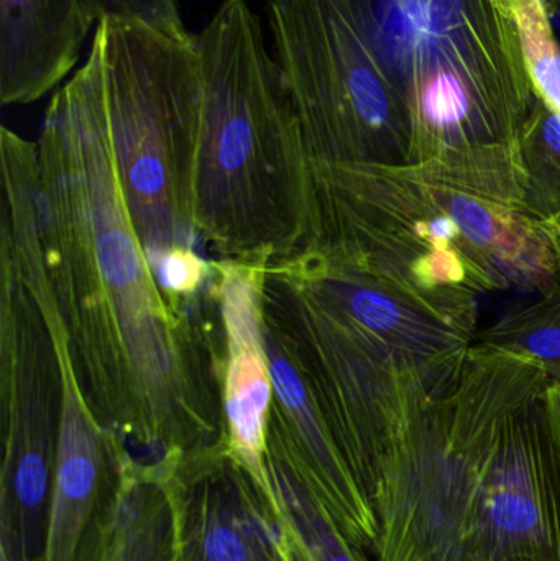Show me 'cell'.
I'll use <instances>...</instances> for the list:
<instances>
[{"instance_id": "12", "label": "cell", "mask_w": 560, "mask_h": 561, "mask_svg": "<svg viewBox=\"0 0 560 561\" xmlns=\"http://www.w3.org/2000/svg\"><path fill=\"white\" fill-rule=\"evenodd\" d=\"M293 549L301 561H368L328 513L275 465L266 463Z\"/></svg>"}, {"instance_id": "14", "label": "cell", "mask_w": 560, "mask_h": 561, "mask_svg": "<svg viewBox=\"0 0 560 561\" xmlns=\"http://www.w3.org/2000/svg\"><path fill=\"white\" fill-rule=\"evenodd\" d=\"M450 210L457 227L467 239L473 243H487L492 239V217L479 203L467 196H457L450 204Z\"/></svg>"}, {"instance_id": "6", "label": "cell", "mask_w": 560, "mask_h": 561, "mask_svg": "<svg viewBox=\"0 0 560 561\" xmlns=\"http://www.w3.org/2000/svg\"><path fill=\"white\" fill-rule=\"evenodd\" d=\"M157 461L173 516L170 561H296L282 506L227 444Z\"/></svg>"}, {"instance_id": "15", "label": "cell", "mask_w": 560, "mask_h": 561, "mask_svg": "<svg viewBox=\"0 0 560 561\" xmlns=\"http://www.w3.org/2000/svg\"><path fill=\"white\" fill-rule=\"evenodd\" d=\"M528 348L541 358H560V329L549 327L533 333L528 340Z\"/></svg>"}, {"instance_id": "18", "label": "cell", "mask_w": 560, "mask_h": 561, "mask_svg": "<svg viewBox=\"0 0 560 561\" xmlns=\"http://www.w3.org/2000/svg\"><path fill=\"white\" fill-rule=\"evenodd\" d=\"M431 236L436 237L437 240H447L454 236V226L450 220L437 219L431 224L430 227Z\"/></svg>"}, {"instance_id": "17", "label": "cell", "mask_w": 560, "mask_h": 561, "mask_svg": "<svg viewBox=\"0 0 560 561\" xmlns=\"http://www.w3.org/2000/svg\"><path fill=\"white\" fill-rule=\"evenodd\" d=\"M542 135H545L546 144L560 153V114H552L546 118L545 125H542Z\"/></svg>"}, {"instance_id": "4", "label": "cell", "mask_w": 560, "mask_h": 561, "mask_svg": "<svg viewBox=\"0 0 560 561\" xmlns=\"http://www.w3.org/2000/svg\"><path fill=\"white\" fill-rule=\"evenodd\" d=\"M266 16L309 160L355 164L400 102L370 0H266Z\"/></svg>"}, {"instance_id": "10", "label": "cell", "mask_w": 560, "mask_h": 561, "mask_svg": "<svg viewBox=\"0 0 560 561\" xmlns=\"http://www.w3.org/2000/svg\"><path fill=\"white\" fill-rule=\"evenodd\" d=\"M98 22L92 0H0V102L32 104L55 91Z\"/></svg>"}, {"instance_id": "19", "label": "cell", "mask_w": 560, "mask_h": 561, "mask_svg": "<svg viewBox=\"0 0 560 561\" xmlns=\"http://www.w3.org/2000/svg\"><path fill=\"white\" fill-rule=\"evenodd\" d=\"M512 561H536V560H528V559H516V560H512Z\"/></svg>"}, {"instance_id": "1", "label": "cell", "mask_w": 560, "mask_h": 561, "mask_svg": "<svg viewBox=\"0 0 560 561\" xmlns=\"http://www.w3.org/2000/svg\"><path fill=\"white\" fill-rule=\"evenodd\" d=\"M36 148L43 265L95 417L141 460L226 444L219 304L180 306L158 284L88 59L53 94Z\"/></svg>"}, {"instance_id": "11", "label": "cell", "mask_w": 560, "mask_h": 561, "mask_svg": "<svg viewBox=\"0 0 560 561\" xmlns=\"http://www.w3.org/2000/svg\"><path fill=\"white\" fill-rule=\"evenodd\" d=\"M173 516L158 461L130 454L92 561H170Z\"/></svg>"}, {"instance_id": "13", "label": "cell", "mask_w": 560, "mask_h": 561, "mask_svg": "<svg viewBox=\"0 0 560 561\" xmlns=\"http://www.w3.org/2000/svg\"><path fill=\"white\" fill-rule=\"evenodd\" d=\"M99 20L104 16L147 23L174 38H193L184 25L176 0H92Z\"/></svg>"}, {"instance_id": "5", "label": "cell", "mask_w": 560, "mask_h": 561, "mask_svg": "<svg viewBox=\"0 0 560 561\" xmlns=\"http://www.w3.org/2000/svg\"><path fill=\"white\" fill-rule=\"evenodd\" d=\"M375 16L388 69L430 127H457L473 105L535 88L513 0H381Z\"/></svg>"}, {"instance_id": "3", "label": "cell", "mask_w": 560, "mask_h": 561, "mask_svg": "<svg viewBox=\"0 0 560 561\" xmlns=\"http://www.w3.org/2000/svg\"><path fill=\"white\" fill-rule=\"evenodd\" d=\"M89 62L104 102L132 222L151 268L201 240L191 201V160L203 101L193 38L104 16Z\"/></svg>"}, {"instance_id": "7", "label": "cell", "mask_w": 560, "mask_h": 561, "mask_svg": "<svg viewBox=\"0 0 560 561\" xmlns=\"http://www.w3.org/2000/svg\"><path fill=\"white\" fill-rule=\"evenodd\" d=\"M58 352L62 411L43 561H92L132 450L99 422L82 394L56 310L43 313Z\"/></svg>"}, {"instance_id": "16", "label": "cell", "mask_w": 560, "mask_h": 561, "mask_svg": "<svg viewBox=\"0 0 560 561\" xmlns=\"http://www.w3.org/2000/svg\"><path fill=\"white\" fill-rule=\"evenodd\" d=\"M431 273H433L434 278L439 280L453 279L459 275V265L449 253H437L431 260Z\"/></svg>"}, {"instance_id": "20", "label": "cell", "mask_w": 560, "mask_h": 561, "mask_svg": "<svg viewBox=\"0 0 560 561\" xmlns=\"http://www.w3.org/2000/svg\"><path fill=\"white\" fill-rule=\"evenodd\" d=\"M293 547V546H292ZM293 552H295V550H293ZM295 556H296V552H295ZM296 561H301V559H299L298 556H296Z\"/></svg>"}, {"instance_id": "8", "label": "cell", "mask_w": 560, "mask_h": 561, "mask_svg": "<svg viewBox=\"0 0 560 561\" xmlns=\"http://www.w3.org/2000/svg\"><path fill=\"white\" fill-rule=\"evenodd\" d=\"M273 379V401L266 424V463L295 480L358 549L372 552L377 516L305 382L286 353L265 332Z\"/></svg>"}, {"instance_id": "9", "label": "cell", "mask_w": 560, "mask_h": 561, "mask_svg": "<svg viewBox=\"0 0 560 561\" xmlns=\"http://www.w3.org/2000/svg\"><path fill=\"white\" fill-rule=\"evenodd\" d=\"M217 304L224 330V417L229 454L273 500L266 467V424L273 379L263 335L260 265L214 260Z\"/></svg>"}, {"instance_id": "2", "label": "cell", "mask_w": 560, "mask_h": 561, "mask_svg": "<svg viewBox=\"0 0 560 561\" xmlns=\"http://www.w3.org/2000/svg\"><path fill=\"white\" fill-rule=\"evenodd\" d=\"M203 101L191 160L201 245L266 266L301 249L311 160L288 85L247 0H224L194 36Z\"/></svg>"}]
</instances>
